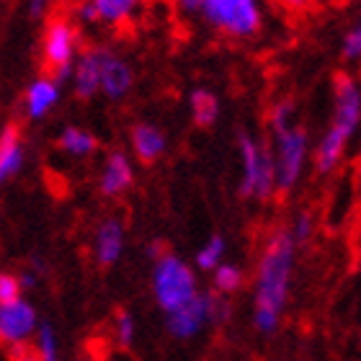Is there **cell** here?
I'll use <instances>...</instances> for the list:
<instances>
[{"label": "cell", "instance_id": "1", "mask_svg": "<svg viewBox=\"0 0 361 361\" xmlns=\"http://www.w3.org/2000/svg\"><path fill=\"white\" fill-rule=\"evenodd\" d=\"M294 269V240L289 230H276L266 240L256 271V297H253V325L258 333L271 336L281 323V312L289 297V281Z\"/></svg>", "mask_w": 361, "mask_h": 361}, {"label": "cell", "instance_id": "2", "mask_svg": "<svg viewBox=\"0 0 361 361\" xmlns=\"http://www.w3.org/2000/svg\"><path fill=\"white\" fill-rule=\"evenodd\" d=\"M152 292L158 300L163 312H173V310L183 307L186 302H191L199 294L196 286V274L191 271V266L186 261H180L178 256H173L171 250L155 261L152 269Z\"/></svg>", "mask_w": 361, "mask_h": 361}, {"label": "cell", "instance_id": "3", "mask_svg": "<svg viewBox=\"0 0 361 361\" xmlns=\"http://www.w3.org/2000/svg\"><path fill=\"white\" fill-rule=\"evenodd\" d=\"M78 49V31L65 13H54L44 26V42H42V65L47 78L65 80L73 75V62Z\"/></svg>", "mask_w": 361, "mask_h": 361}, {"label": "cell", "instance_id": "4", "mask_svg": "<svg viewBox=\"0 0 361 361\" xmlns=\"http://www.w3.org/2000/svg\"><path fill=\"white\" fill-rule=\"evenodd\" d=\"M199 13L209 26L233 39L253 37L261 29L258 0H199Z\"/></svg>", "mask_w": 361, "mask_h": 361}, {"label": "cell", "instance_id": "5", "mask_svg": "<svg viewBox=\"0 0 361 361\" xmlns=\"http://www.w3.org/2000/svg\"><path fill=\"white\" fill-rule=\"evenodd\" d=\"M271 160H274V188L286 194L300 180L305 160H307V132L300 127H289L274 135Z\"/></svg>", "mask_w": 361, "mask_h": 361}, {"label": "cell", "instance_id": "6", "mask_svg": "<svg viewBox=\"0 0 361 361\" xmlns=\"http://www.w3.org/2000/svg\"><path fill=\"white\" fill-rule=\"evenodd\" d=\"M240 155H243V183L240 196H253L258 202H266L274 188V160L271 147L253 140L250 135H240Z\"/></svg>", "mask_w": 361, "mask_h": 361}, {"label": "cell", "instance_id": "7", "mask_svg": "<svg viewBox=\"0 0 361 361\" xmlns=\"http://www.w3.org/2000/svg\"><path fill=\"white\" fill-rule=\"evenodd\" d=\"M39 328V315L34 305L26 300H16L11 305H0V341L8 346L29 343Z\"/></svg>", "mask_w": 361, "mask_h": 361}, {"label": "cell", "instance_id": "8", "mask_svg": "<svg viewBox=\"0 0 361 361\" xmlns=\"http://www.w3.org/2000/svg\"><path fill=\"white\" fill-rule=\"evenodd\" d=\"M333 93H336V106H333V124L348 129L354 135L359 129L361 119V90L354 75L348 73H336L333 75Z\"/></svg>", "mask_w": 361, "mask_h": 361}, {"label": "cell", "instance_id": "9", "mask_svg": "<svg viewBox=\"0 0 361 361\" xmlns=\"http://www.w3.org/2000/svg\"><path fill=\"white\" fill-rule=\"evenodd\" d=\"M209 323V315H207V294H196L194 300L186 302L183 307L173 310L166 315V328L168 333L178 341H188L202 333L204 325Z\"/></svg>", "mask_w": 361, "mask_h": 361}, {"label": "cell", "instance_id": "10", "mask_svg": "<svg viewBox=\"0 0 361 361\" xmlns=\"http://www.w3.org/2000/svg\"><path fill=\"white\" fill-rule=\"evenodd\" d=\"M106 49L90 47L73 62V85L80 98H93L101 90V62Z\"/></svg>", "mask_w": 361, "mask_h": 361}, {"label": "cell", "instance_id": "11", "mask_svg": "<svg viewBox=\"0 0 361 361\" xmlns=\"http://www.w3.org/2000/svg\"><path fill=\"white\" fill-rule=\"evenodd\" d=\"M135 180V171H132V163L121 150L109 152V158L104 163V171H101V180H98V188L101 194L114 199V196H121L132 186Z\"/></svg>", "mask_w": 361, "mask_h": 361}, {"label": "cell", "instance_id": "12", "mask_svg": "<svg viewBox=\"0 0 361 361\" xmlns=\"http://www.w3.org/2000/svg\"><path fill=\"white\" fill-rule=\"evenodd\" d=\"M351 132L343 127H338V124H333L328 132H325V137L320 140V145H317L315 150V171L320 176H328L333 173L336 168H338V163L343 160V152H346L348 142H351Z\"/></svg>", "mask_w": 361, "mask_h": 361}, {"label": "cell", "instance_id": "13", "mask_svg": "<svg viewBox=\"0 0 361 361\" xmlns=\"http://www.w3.org/2000/svg\"><path fill=\"white\" fill-rule=\"evenodd\" d=\"M132 83H135L132 68L121 57H116V54H111L106 49L104 62H101V90L109 98L119 101V98H124L129 93Z\"/></svg>", "mask_w": 361, "mask_h": 361}, {"label": "cell", "instance_id": "14", "mask_svg": "<svg viewBox=\"0 0 361 361\" xmlns=\"http://www.w3.org/2000/svg\"><path fill=\"white\" fill-rule=\"evenodd\" d=\"M23 140H21V127L11 121L0 129V183L8 178H13L21 171L23 163Z\"/></svg>", "mask_w": 361, "mask_h": 361}, {"label": "cell", "instance_id": "15", "mask_svg": "<svg viewBox=\"0 0 361 361\" xmlns=\"http://www.w3.org/2000/svg\"><path fill=\"white\" fill-rule=\"evenodd\" d=\"M121 248H124V227H121V222L114 217L104 219L96 233V245H93L98 266L109 269V266L116 264L121 256Z\"/></svg>", "mask_w": 361, "mask_h": 361}, {"label": "cell", "instance_id": "16", "mask_svg": "<svg viewBox=\"0 0 361 361\" xmlns=\"http://www.w3.org/2000/svg\"><path fill=\"white\" fill-rule=\"evenodd\" d=\"M132 147L142 163H155L166 152V135L152 124H137L132 129Z\"/></svg>", "mask_w": 361, "mask_h": 361}, {"label": "cell", "instance_id": "17", "mask_svg": "<svg viewBox=\"0 0 361 361\" xmlns=\"http://www.w3.org/2000/svg\"><path fill=\"white\" fill-rule=\"evenodd\" d=\"M57 98H60V88H57L52 78H37L26 90V111H29L31 119H42L57 104Z\"/></svg>", "mask_w": 361, "mask_h": 361}, {"label": "cell", "instance_id": "18", "mask_svg": "<svg viewBox=\"0 0 361 361\" xmlns=\"http://www.w3.org/2000/svg\"><path fill=\"white\" fill-rule=\"evenodd\" d=\"M93 11H96L98 21L106 23H121L129 21L137 13V8L142 0H88Z\"/></svg>", "mask_w": 361, "mask_h": 361}, {"label": "cell", "instance_id": "19", "mask_svg": "<svg viewBox=\"0 0 361 361\" xmlns=\"http://www.w3.org/2000/svg\"><path fill=\"white\" fill-rule=\"evenodd\" d=\"M217 114H219V101L212 90L196 88L191 93V116H194L196 127L209 129L217 121Z\"/></svg>", "mask_w": 361, "mask_h": 361}, {"label": "cell", "instance_id": "20", "mask_svg": "<svg viewBox=\"0 0 361 361\" xmlns=\"http://www.w3.org/2000/svg\"><path fill=\"white\" fill-rule=\"evenodd\" d=\"M60 147L65 152H70V155H75V158H83V155H90V152L96 150L98 142H96V137L90 135V132H85V129L68 127V129H62Z\"/></svg>", "mask_w": 361, "mask_h": 361}, {"label": "cell", "instance_id": "21", "mask_svg": "<svg viewBox=\"0 0 361 361\" xmlns=\"http://www.w3.org/2000/svg\"><path fill=\"white\" fill-rule=\"evenodd\" d=\"M245 276H243L240 266L235 264H219L214 269V292L227 297V294H235L243 286Z\"/></svg>", "mask_w": 361, "mask_h": 361}, {"label": "cell", "instance_id": "22", "mask_svg": "<svg viewBox=\"0 0 361 361\" xmlns=\"http://www.w3.org/2000/svg\"><path fill=\"white\" fill-rule=\"evenodd\" d=\"M222 256H225V238L222 235H212L209 240H207V245L196 253V269L214 271L222 264Z\"/></svg>", "mask_w": 361, "mask_h": 361}, {"label": "cell", "instance_id": "23", "mask_svg": "<svg viewBox=\"0 0 361 361\" xmlns=\"http://www.w3.org/2000/svg\"><path fill=\"white\" fill-rule=\"evenodd\" d=\"M37 356L39 361H60L57 333L49 323H39L37 328Z\"/></svg>", "mask_w": 361, "mask_h": 361}, {"label": "cell", "instance_id": "24", "mask_svg": "<svg viewBox=\"0 0 361 361\" xmlns=\"http://www.w3.org/2000/svg\"><path fill=\"white\" fill-rule=\"evenodd\" d=\"M207 315H209V323H214V325L227 323V317L233 315V307H230L227 297H222V294H217V292L207 294Z\"/></svg>", "mask_w": 361, "mask_h": 361}, {"label": "cell", "instance_id": "25", "mask_svg": "<svg viewBox=\"0 0 361 361\" xmlns=\"http://www.w3.org/2000/svg\"><path fill=\"white\" fill-rule=\"evenodd\" d=\"M292 116H294V104L292 101H281L271 109V116H269V124H271V132L279 135V132H284V129L294 127L292 124Z\"/></svg>", "mask_w": 361, "mask_h": 361}, {"label": "cell", "instance_id": "26", "mask_svg": "<svg viewBox=\"0 0 361 361\" xmlns=\"http://www.w3.org/2000/svg\"><path fill=\"white\" fill-rule=\"evenodd\" d=\"M312 230H315L312 214H310V212H302V214L294 217V225H292V230H289V238L294 240V245H297V243H307L310 238H312Z\"/></svg>", "mask_w": 361, "mask_h": 361}, {"label": "cell", "instance_id": "27", "mask_svg": "<svg viewBox=\"0 0 361 361\" xmlns=\"http://www.w3.org/2000/svg\"><path fill=\"white\" fill-rule=\"evenodd\" d=\"M116 338L124 348H129L135 341V317L129 315L127 310H121L116 315Z\"/></svg>", "mask_w": 361, "mask_h": 361}, {"label": "cell", "instance_id": "28", "mask_svg": "<svg viewBox=\"0 0 361 361\" xmlns=\"http://www.w3.org/2000/svg\"><path fill=\"white\" fill-rule=\"evenodd\" d=\"M16 300H21L18 276H13V274H0V305H11Z\"/></svg>", "mask_w": 361, "mask_h": 361}, {"label": "cell", "instance_id": "29", "mask_svg": "<svg viewBox=\"0 0 361 361\" xmlns=\"http://www.w3.org/2000/svg\"><path fill=\"white\" fill-rule=\"evenodd\" d=\"M343 57L346 60H359V54H361V29L359 26H354V29L348 31L346 39H343Z\"/></svg>", "mask_w": 361, "mask_h": 361}, {"label": "cell", "instance_id": "30", "mask_svg": "<svg viewBox=\"0 0 361 361\" xmlns=\"http://www.w3.org/2000/svg\"><path fill=\"white\" fill-rule=\"evenodd\" d=\"M47 6H49V0H29V13L31 18H42L47 11Z\"/></svg>", "mask_w": 361, "mask_h": 361}, {"label": "cell", "instance_id": "31", "mask_svg": "<svg viewBox=\"0 0 361 361\" xmlns=\"http://www.w3.org/2000/svg\"><path fill=\"white\" fill-rule=\"evenodd\" d=\"M78 16H80V18H83L85 23H93V21H98L96 18V11H93V6H90L88 0H85L83 6L78 8Z\"/></svg>", "mask_w": 361, "mask_h": 361}, {"label": "cell", "instance_id": "32", "mask_svg": "<svg viewBox=\"0 0 361 361\" xmlns=\"http://www.w3.org/2000/svg\"><path fill=\"white\" fill-rule=\"evenodd\" d=\"M18 284H21V289H34L37 286V274L34 271H23L21 276H18Z\"/></svg>", "mask_w": 361, "mask_h": 361}, {"label": "cell", "instance_id": "33", "mask_svg": "<svg viewBox=\"0 0 361 361\" xmlns=\"http://www.w3.org/2000/svg\"><path fill=\"white\" fill-rule=\"evenodd\" d=\"M176 6H178L183 13H196V11H199V0H176Z\"/></svg>", "mask_w": 361, "mask_h": 361}, {"label": "cell", "instance_id": "34", "mask_svg": "<svg viewBox=\"0 0 361 361\" xmlns=\"http://www.w3.org/2000/svg\"><path fill=\"white\" fill-rule=\"evenodd\" d=\"M289 11H302V8H307V6H312L315 0H281Z\"/></svg>", "mask_w": 361, "mask_h": 361}, {"label": "cell", "instance_id": "35", "mask_svg": "<svg viewBox=\"0 0 361 361\" xmlns=\"http://www.w3.org/2000/svg\"><path fill=\"white\" fill-rule=\"evenodd\" d=\"M83 361H88V359H83Z\"/></svg>", "mask_w": 361, "mask_h": 361}]
</instances>
